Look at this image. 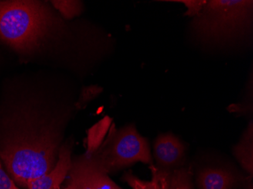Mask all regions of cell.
I'll use <instances>...</instances> for the list:
<instances>
[{
  "mask_svg": "<svg viewBox=\"0 0 253 189\" xmlns=\"http://www.w3.org/2000/svg\"><path fill=\"white\" fill-rule=\"evenodd\" d=\"M200 189H234L242 182V178L230 169L206 167L197 175Z\"/></svg>",
  "mask_w": 253,
  "mask_h": 189,
  "instance_id": "obj_8",
  "label": "cell"
},
{
  "mask_svg": "<svg viewBox=\"0 0 253 189\" xmlns=\"http://www.w3.org/2000/svg\"><path fill=\"white\" fill-rule=\"evenodd\" d=\"M68 174L74 189H123L84 154L72 160Z\"/></svg>",
  "mask_w": 253,
  "mask_h": 189,
  "instance_id": "obj_5",
  "label": "cell"
},
{
  "mask_svg": "<svg viewBox=\"0 0 253 189\" xmlns=\"http://www.w3.org/2000/svg\"><path fill=\"white\" fill-rule=\"evenodd\" d=\"M170 2H181L187 7V11L185 12V15L193 17L196 16L200 13L203 9V6L206 5L207 1L203 0H177V1H170Z\"/></svg>",
  "mask_w": 253,
  "mask_h": 189,
  "instance_id": "obj_14",
  "label": "cell"
},
{
  "mask_svg": "<svg viewBox=\"0 0 253 189\" xmlns=\"http://www.w3.org/2000/svg\"><path fill=\"white\" fill-rule=\"evenodd\" d=\"M189 38L206 51L231 52L253 44V0H207L187 26Z\"/></svg>",
  "mask_w": 253,
  "mask_h": 189,
  "instance_id": "obj_1",
  "label": "cell"
},
{
  "mask_svg": "<svg viewBox=\"0 0 253 189\" xmlns=\"http://www.w3.org/2000/svg\"><path fill=\"white\" fill-rule=\"evenodd\" d=\"M52 5L67 19H72L82 14L83 3L81 1H51Z\"/></svg>",
  "mask_w": 253,
  "mask_h": 189,
  "instance_id": "obj_12",
  "label": "cell"
},
{
  "mask_svg": "<svg viewBox=\"0 0 253 189\" xmlns=\"http://www.w3.org/2000/svg\"><path fill=\"white\" fill-rule=\"evenodd\" d=\"M153 153L159 168L170 170L180 168L186 156L183 142L170 133L159 135L155 140Z\"/></svg>",
  "mask_w": 253,
  "mask_h": 189,
  "instance_id": "obj_6",
  "label": "cell"
},
{
  "mask_svg": "<svg viewBox=\"0 0 253 189\" xmlns=\"http://www.w3.org/2000/svg\"><path fill=\"white\" fill-rule=\"evenodd\" d=\"M52 18L38 1H0V39L20 52L38 48L49 32Z\"/></svg>",
  "mask_w": 253,
  "mask_h": 189,
  "instance_id": "obj_3",
  "label": "cell"
},
{
  "mask_svg": "<svg viewBox=\"0 0 253 189\" xmlns=\"http://www.w3.org/2000/svg\"><path fill=\"white\" fill-rule=\"evenodd\" d=\"M169 186L170 189H194L190 169L180 167L170 172Z\"/></svg>",
  "mask_w": 253,
  "mask_h": 189,
  "instance_id": "obj_11",
  "label": "cell"
},
{
  "mask_svg": "<svg viewBox=\"0 0 253 189\" xmlns=\"http://www.w3.org/2000/svg\"><path fill=\"white\" fill-rule=\"evenodd\" d=\"M72 141L62 145L54 168L43 176L28 182L27 189H60L61 185L72 167Z\"/></svg>",
  "mask_w": 253,
  "mask_h": 189,
  "instance_id": "obj_7",
  "label": "cell"
},
{
  "mask_svg": "<svg viewBox=\"0 0 253 189\" xmlns=\"http://www.w3.org/2000/svg\"><path fill=\"white\" fill-rule=\"evenodd\" d=\"M233 153L240 166L253 177V123H249L248 127L243 133L239 143L233 148Z\"/></svg>",
  "mask_w": 253,
  "mask_h": 189,
  "instance_id": "obj_9",
  "label": "cell"
},
{
  "mask_svg": "<svg viewBox=\"0 0 253 189\" xmlns=\"http://www.w3.org/2000/svg\"><path fill=\"white\" fill-rule=\"evenodd\" d=\"M74 189V188L72 187V186H71L70 184H69V185H68V187L65 188V189Z\"/></svg>",
  "mask_w": 253,
  "mask_h": 189,
  "instance_id": "obj_17",
  "label": "cell"
},
{
  "mask_svg": "<svg viewBox=\"0 0 253 189\" xmlns=\"http://www.w3.org/2000/svg\"><path fill=\"white\" fill-rule=\"evenodd\" d=\"M109 134L100 147L90 156L99 168L106 173L117 172L137 162L153 164L149 143L136 130L134 124L116 130L112 123Z\"/></svg>",
  "mask_w": 253,
  "mask_h": 189,
  "instance_id": "obj_4",
  "label": "cell"
},
{
  "mask_svg": "<svg viewBox=\"0 0 253 189\" xmlns=\"http://www.w3.org/2000/svg\"><path fill=\"white\" fill-rule=\"evenodd\" d=\"M123 180L132 189H154L151 181H143L130 173H126L124 176Z\"/></svg>",
  "mask_w": 253,
  "mask_h": 189,
  "instance_id": "obj_15",
  "label": "cell"
},
{
  "mask_svg": "<svg viewBox=\"0 0 253 189\" xmlns=\"http://www.w3.org/2000/svg\"><path fill=\"white\" fill-rule=\"evenodd\" d=\"M112 119L106 116L89 129L86 139V151L84 154H93L104 142L112 124Z\"/></svg>",
  "mask_w": 253,
  "mask_h": 189,
  "instance_id": "obj_10",
  "label": "cell"
},
{
  "mask_svg": "<svg viewBox=\"0 0 253 189\" xmlns=\"http://www.w3.org/2000/svg\"><path fill=\"white\" fill-rule=\"evenodd\" d=\"M152 173V180L154 189H170L169 180H170V170H163L154 165H150Z\"/></svg>",
  "mask_w": 253,
  "mask_h": 189,
  "instance_id": "obj_13",
  "label": "cell"
},
{
  "mask_svg": "<svg viewBox=\"0 0 253 189\" xmlns=\"http://www.w3.org/2000/svg\"><path fill=\"white\" fill-rule=\"evenodd\" d=\"M0 189H20L11 176L4 170L0 160Z\"/></svg>",
  "mask_w": 253,
  "mask_h": 189,
  "instance_id": "obj_16",
  "label": "cell"
},
{
  "mask_svg": "<svg viewBox=\"0 0 253 189\" xmlns=\"http://www.w3.org/2000/svg\"><path fill=\"white\" fill-rule=\"evenodd\" d=\"M21 129L0 145V159L14 182L26 188L28 182L54 168L62 137L53 126H29Z\"/></svg>",
  "mask_w": 253,
  "mask_h": 189,
  "instance_id": "obj_2",
  "label": "cell"
}]
</instances>
